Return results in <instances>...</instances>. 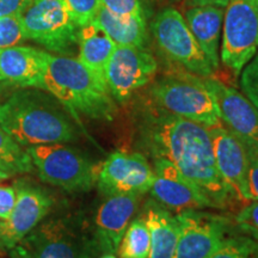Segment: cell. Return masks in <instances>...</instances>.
<instances>
[{
	"label": "cell",
	"instance_id": "1",
	"mask_svg": "<svg viewBox=\"0 0 258 258\" xmlns=\"http://www.w3.org/2000/svg\"><path fill=\"white\" fill-rule=\"evenodd\" d=\"M143 138L153 158H164L192 180L222 208L231 199L215 163L211 131L163 109L151 112L143 124Z\"/></svg>",
	"mask_w": 258,
	"mask_h": 258
},
{
	"label": "cell",
	"instance_id": "2",
	"mask_svg": "<svg viewBox=\"0 0 258 258\" xmlns=\"http://www.w3.org/2000/svg\"><path fill=\"white\" fill-rule=\"evenodd\" d=\"M0 128L22 146L72 143L78 137L60 105L49 96L32 90L15 92L0 104Z\"/></svg>",
	"mask_w": 258,
	"mask_h": 258
},
{
	"label": "cell",
	"instance_id": "3",
	"mask_svg": "<svg viewBox=\"0 0 258 258\" xmlns=\"http://www.w3.org/2000/svg\"><path fill=\"white\" fill-rule=\"evenodd\" d=\"M43 90L74 116L82 114L101 121L115 117L116 103L106 83L78 59L47 53Z\"/></svg>",
	"mask_w": 258,
	"mask_h": 258
},
{
	"label": "cell",
	"instance_id": "4",
	"mask_svg": "<svg viewBox=\"0 0 258 258\" xmlns=\"http://www.w3.org/2000/svg\"><path fill=\"white\" fill-rule=\"evenodd\" d=\"M151 96L164 111L208 128L222 125L215 97L205 78L185 72L157 80Z\"/></svg>",
	"mask_w": 258,
	"mask_h": 258
},
{
	"label": "cell",
	"instance_id": "5",
	"mask_svg": "<svg viewBox=\"0 0 258 258\" xmlns=\"http://www.w3.org/2000/svg\"><path fill=\"white\" fill-rule=\"evenodd\" d=\"M25 40L37 42L59 55H72L79 28L62 0H30L18 16Z\"/></svg>",
	"mask_w": 258,
	"mask_h": 258
},
{
	"label": "cell",
	"instance_id": "6",
	"mask_svg": "<svg viewBox=\"0 0 258 258\" xmlns=\"http://www.w3.org/2000/svg\"><path fill=\"white\" fill-rule=\"evenodd\" d=\"M42 182L66 191H88L96 184L98 169L76 148L63 144L28 148Z\"/></svg>",
	"mask_w": 258,
	"mask_h": 258
},
{
	"label": "cell",
	"instance_id": "7",
	"mask_svg": "<svg viewBox=\"0 0 258 258\" xmlns=\"http://www.w3.org/2000/svg\"><path fill=\"white\" fill-rule=\"evenodd\" d=\"M151 30L158 47L167 59L186 72L211 78L214 69L189 30L184 17L177 10H161L153 19Z\"/></svg>",
	"mask_w": 258,
	"mask_h": 258
},
{
	"label": "cell",
	"instance_id": "8",
	"mask_svg": "<svg viewBox=\"0 0 258 258\" xmlns=\"http://www.w3.org/2000/svg\"><path fill=\"white\" fill-rule=\"evenodd\" d=\"M220 59L240 74L258 51L257 0H232L225 8Z\"/></svg>",
	"mask_w": 258,
	"mask_h": 258
},
{
	"label": "cell",
	"instance_id": "9",
	"mask_svg": "<svg viewBox=\"0 0 258 258\" xmlns=\"http://www.w3.org/2000/svg\"><path fill=\"white\" fill-rule=\"evenodd\" d=\"M158 70L156 57L147 49L116 46L105 69V83L115 102L125 103L152 82Z\"/></svg>",
	"mask_w": 258,
	"mask_h": 258
},
{
	"label": "cell",
	"instance_id": "10",
	"mask_svg": "<svg viewBox=\"0 0 258 258\" xmlns=\"http://www.w3.org/2000/svg\"><path fill=\"white\" fill-rule=\"evenodd\" d=\"M154 171L141 153L115 151L98 167L96 184L106 196L150 191Z\"/></svg>",
	"mask_w": 258,
	"mask_h": 258
},
{
	"label": "cell",
	"instance_id": "11",
	"mask_svg": "<svg viewBox=\"0 0 258 258\" xmlns=\"http://www.w3.org/2000/svg\"><path fill=\"white\" fill-rule=\"evenodd\" d=\"M19 244L32 258H92L89 241L66 219L40 222Z\"/></svg>",
	"mask_w": 258,
	"mask_h": 258
},
{
	"label": "cell",
	"instance_id": "12",
	"mask_svg": "<svg viewBox=\"0 0 258 258\" xmlns=\"http://www.w3.org/2000/svg\"><path fill=\"white\" fill-rule=\"evenodd\" d=\"M154 180L151 194L164 207L176 213L217 208L211 199L192 180L164 158L154 157Z\"/></svg>",
	"mask_w": 258,
	"mask_h": 258
},
{
	"label": "cell",
	"instance_id": "13",
	"mask_svg": "<svg viewBox=\"0 0 258 258\" xmlns=\"http://www.w3.org/2000/svg\"><path fill=\"white\" fill-rule=\"evenodd\" d=\"M178 241L173 258H209L226 238L227 220L198 211L177 214Z\"/></svg>",
	"mask_w": 258,
	"mask_h": 258
},
{
	"label": "cell",
	"instance_id": "14",
	"mask_svg": "<svg viewBox=\"0 0 258 258\" xmlns=\"http://www.w3.org/2000/svg\"><path fill=\"white\" fill-rule=\"evenodd\" d=\"M209 131L212 135L218 172L231 198L240 202L249 203V148L230 129L224 127V124L209 128Z\"/></svg>",
	"mask_w": 258,
	"mask_h": 258
},
{
	"label": "cell",
	"instance_id": "15",
	"mask_svg": "<svg viewBox=\"0 0 258 258\" xmlns=\"http://www.w3.org/2000/svg\"><path fill=\"white\" fill-rule=\"evenodd\" d=\"M15 186L17 190L15 208L0 225V243L8 249L21 243L47 217L53 206V199L40 186L28 182H19Z\"/></svg>",
	"mask_w": 258,
	"mask_h": 258
},
{
	"label": "cell",
	"instance_id": "16",
	"mask_svg": "<svg viewBox=\"0 0 258 258\" xmlns=\"http://www.w3.org/2000/svg\"><path fill=\"white\" fill-rule=\"evenodd\" d=\"M220 111L222 123L249 148L258 150V109L244 93L213 78H205Z\"/></svg>",
	"mask_w": 258,
	"mask_h": 258
},
{
	"label": "cell",
	"instance_id": "17",
	"mask_svg": "<svg viewBox=\"0 0 258 258\" xmlns=\"http://www.w3.org/2000/svg\"><path fill=\"white\" fill-rule=\"evenodd\" d=\"M47 51L12 46L0 49V83L43 90Z\"/></svg>",
	"mask_w": 258,
	"mask_h": 258
},
{
	"label": "cell",
	"instance_id": "18",
	"mask_svg": "<svg viewBox=\"0 0 258 258\" xmlns=\"http://www.w3.org/2000/svg\"><path fill=\"white\" fill-rule=\"evenodd\" d=\"M141 195H111L102 203L96 214V230L99 244L108 252L117 250L121 238L137 212Z\"/></svg>",
	"mask_w": 258,
	"mask_h": 258
},
{
	"label": "cell",
	"instance_id": "19",
	"mask_svg": "<svg viewBox=\"0 0 258 258\" xmlns=\"http://www.w3.org/2000/svg\"><path fill=\"white\" fill-rule=\"evenodd\" d=\"M225 8L213 5L191 6L186 10L184 21L198 41L203 53L208 57L212 67H219V43L221 27L224 23Z\"/></svg>",
	"mask_w": 258,
	"mask_h": 258
},
{
	"label": "cell",
	"instance_id": "20",
	"mask_svg": "<svg viewBox=\"0 0 258 258\" xmlns=\"http://www.w3.org/2000/svg\"><path fill=\"white\" fill-rule=\"evenodd\" d=\"M144 219L151 238L148 258H173L179 234L177 215L171 214L156 202H150Z\"/></svg>",
	"mask_w": 258,
	"mask_h": 258
},
{
	"label": "cell",
	"instance_id": "21",
	"mask_svg": "<svg viewBox=\"0 0 258 258\" xmlns=\"http://www.w3.org/2000/svg\"><path fill=\"white\" fill-rule=\"evenodd\" d=\"M116 44L95 21L79 28L78 60L105 82V69Z\"/></svg>",
	"mask_w": 258,
	"mask_h": 258
},
{
	"label": "cell",
	"instance_id": "22",
	"mask_svg": "<svg viewBox=\"0 0 258 258\" xmlns=\"http://www.w3.org/2000/svg\"><path fill=\"white\" fill-rule=\"evenodd\" d=\"M95 22L114 41L116 46L145 48L146 27L143 16H118L99 6Z\"/></svg>",
	"mask_w": 258,
	"mask_h": 258
},
{
	"label": "cell",
	"instance_id": "23",
	"mask_svg": "<svg viewBox=\"0 0 258 258\" xmlns=\"http://www.w3.org/2000/svg\"><path fill=\"white\" fill-rule=\"evenodd\" d=\"M34 170L28 150H24L14 138L0 128V171L11 177Z\"/></svg>",
	"mask_w": 258,
	"mask_h": 258
},
{
	"label": "cell",
	"instance_id": "24",
	"mask_svg": "<svg viewBox=\"0 0 258 258\" xmlns=\"http://www.w3.org/2000/svg\"><path fill=\"white\" fill-rule=\"evenodd\" d=\"M151 238L148 226L144 217L134 219L128 225L117 246L120 258H148Z\"/></svg>",
	"mask_w": 258,
	"mask_h": 258
},
{
	"label": "cell",
	"instance_id": "25",
	"mask_svg": "<svg viewBox=\"0 0 258 258\" xmlns=\"http://www.w3.org/2000/svg\"><path fill=\"white\" fill-rule=\"evenodd\" d=\"M209 258H258V244L249 235L226 237Z\"/></svg>",
	"mask_w": 258,
	"mask_h": 258
},
{
	"label": "cell",
	"instance_id": "26",
	"mask_svg": "<svg viewBox=\"0 0 258 258\" xmlns=\"http://www.w3.org/2000/svg\"><path fill=\"white\" fill-rule=\"evenodd\" d=\"M67 12L78 28L95 21L99 0H62Z\"/></svg>",
	"mask_w": 258,
	"mask_h": 258
},
{
	"label": "cell",
	"instance_id": "27",
	"mask_svg": "<svg viewBox=\"0 0 258 258\" xmlns=\"http://www.w3.org/2000/svg\"><path fill=\"white\" fill-rule=\"evenodd\" d=\"M24 40L23 30L17 16L0 17V49L17 46Z\"/></svg>",
	"mask_w": 258,
	"mask_h": 258
},
{
	"label": "cell",
	"instance_id": "28",
	"mask_svg": "<svg viewBox=\"0 0 258 258\" xmlns=\"http://www.w3.org/2000/svg\"><path fill=\"white\" fill-rule=\"evenodd\" d=\"M240 85L244 95L258 109V51L241 71Z\"/></svg>",
	"mask_w": 258,
	"mask_h": 258
},
{
	"label": "cell",
	"instance_id": "29",
	"mask_svg": "<svg viewBox=\"0 0 258 258\" xmlns=\"http://www.w3.org/2000/svg\"><path fill=\"white\" fill-rule=\"evenodd\" d=\"M235 224L258 244V202L246 203L235 217Z\"/></svg>",
	"mask_w": 258,
	"mask_h": 258
},
{
	"label": "cell",
	"instance_id": "30",
	"mask_svg": "<svg viewBox=\"0 0 258 258\" xmlns=\"http://www.w3.org/2000/svg\"><path fill=\"white\" fill-rule=\"evenodd\" d=\"M99 5L118 16H143L141 0H99Z\"/></svg>",
	"mask_w": 258,
	"mask_h": 258
},
{
	"label": "cell",
	"instance_id": "31",
	"mask_svg": "<svg viewBox=\"0 0 258 258\" xmlns=\"http://www.w3.org/2000/svg\"><path fill=\"white\" fill-rule=\"evenodd\" d=\"M247 192L250 202H258V150L256 148H249Z\"/></svg>",
	"mask_w": 258,
	"mask_h": 258
},
{
	"label": "cell",
	"instance_id": "32",
	"mask_svg": "<svg viewBox=\"0 0 258 258\" xmlns=\"http://www.w3.org/2000/svg\"><path fill=\"white\" fill-rule=\"evenodd\" d=\"M17 190L16 186L0 184V220H6L14 211Z\"/></svg>",
	"mask_w": 258,
	"mask_h": 258
},
{
	"label": "cell",
	"instance_id": "33",
	"mask_svg": "<svg viewBox=\"0 0 258 258\" xmlns=\"http://www.w3.org/2000/svg\"><path fill=\"white\" fill-rule=\"evenodd\" d=\"M30 0H0V17L18 16Z\"/></svg>",
	"mask_w": 258,
	"mask_h": 258
},
{
	"label": "cell",
	"instance_id": "34",
	"mask_svg": "<svg viewBox=\"0 0 258 258\" xmlns=\"http://www.w3.org/2000/svg\"><path fill=\"white\" fill-rule=\"evenodd\" d=\"M232 0H186L188 8L191 6H205V5H213L220 6V8H226Z\"/></svg>",
	"mask_w": 258,
	"mask_h": 258
},
{
	"label": "cell",
	"instance_id": "35",
	"mask_svg": "<svg viewBox=\"0 0 258 258\" xmlns=\"http://www.w3.org/2000/svg\"><path fill=\"white\" fill-rule=\"evenodd\" d=\"M10 250V257L11 258H32L30 252L25 249L22 244L15 245L14 247H11Z\"/></svg>",
	"mask_w": 258,
	"mask_h": 258
},
{
	"label": "cell",
	"instance_id": "36",
	"mask_svg": "<svg viewBox=\"0 0 258 258\" xmlns=\"http://www.w3.org/2000/svg\"><path fill=\"white\" fill-rule=\"evenodd\" d=\"M101 258H117V257H116L112 252H106V253L103 254Z\"/></svg>",
	"mask_w": 258,
	"mask_h": 258
},
{
	"label": "cell",
	"instance_id": "37",
	"mask_svg": "<svg viewBox=\"0 0 258 258\" xmlns=\"http://www.w3.org/2000/svg\"><path fill=\"white\" fill-rule=\"evenodd\" d=\"M9 177H10V176L8 175V173H5V172H3V171H0V180L9 178Z\"/></svg>",
	"mask_w": 258,
	"mask_h": 258
},
{
	"label": "cell",
	"instance_id": "38",
	"mask_svg": "<svg viewBox=\"0 0 258 258\" xmlns=\"http://www.w3.org/2000/svg\"><path fill=\"white\" fill-rule=\"evenodd\" d=\"M2 247H3V244H2V243H0V249H2Z\"/></svg>",
	"mask_w": 258,
	"mask_h": 258
},
{
	"label": "cell",
	"instance_id": "39",
	"mask_svg": "<svg viewBox=\"0 0 258 258\" xmlns=\"http://www.w3.org/2000/svg\"><path fill=\"white\" fill-rule=\"evenodd\" d=\"M2 221H3V220H0V225H2Z\"/></svg>",
	"mask_w": 258,
	"mask_h": 258
},
{
	"label": "cell",
	"instance_id": "40",
	"mask_svg": "<svg viewBox=\"0 0 258 258\" xmlns=\"http://www.w3.org/2000/svg\"><path fill=\"white\" fill-rule=\"evenodd\" d=\"M257 3H258V0H257Z\"/></svg>",
	"mask_w": 258,
	"mask_h": 258
}]
</instances>
